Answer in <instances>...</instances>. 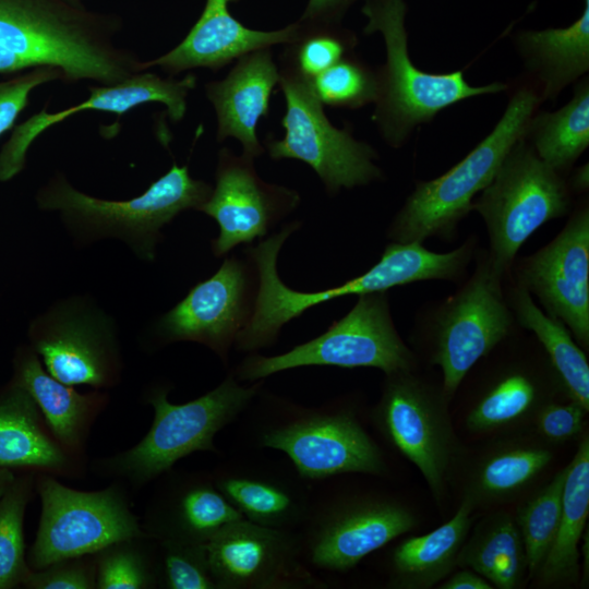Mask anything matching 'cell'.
I'll use <instances>...</instances> for the list:
<instances>
[{
    "mask_svg": "<svg viewBox=\"0 0 589 589\" xmlns=\"http://www.w3.org/2000/svg\"><path fill=\"white\" fill-rule=\"evenodd\" d=\"M457 567L478 573L493 588L519 587L528 576V561L515 518L500 512L477 524L460 548Z\"/></svg>",
    "mask_w": 589,
    "mask_h": 589,
    "instance_id": "obj_31",
    "label": "cell"
},
{
    "mask_svg": "<svg viewBox=\"0 0 589 589\" xmlns=\"http://www.w3.org/2000/svg\"><path fill=\"white\" fill-rule=\"evenodd\" d=\"M33 350L46 371L70 385L111 386L119 374V356L109 324L75 310H56L33 324Z\"/></svg>",
    "mask_w": 589,
    "mask_h": 589,
    "instance_id": "obj_21",
    "label": "cell"
},
{
    "mask_svg": "<svg viewBox=\"0 0 589 589\" xmlns=\"http://www.w3.org/2000/svg\"><path fill=\"white\" fill-rule=\"evenodd\" d=\"M588 514L589 437L586 434L566 466L557 532L536 575L542 585H565L578 578V543L587 526Z\"/></svg>",
    "mask_w": 589,
    "mask_h": 589,
    "instance_id": "obj_30",
    "label": "cell"
},
{
    "mask_svg": "<svg viewBox=\"0 0 589 589\" xmlns=\"http://www.w3.org/2000/svg\"><path fill=\"white\" fill-rule=\"evenodd\" d=\"M472 274L450 296L426 302L417 312L410 341L418 359L442 371L452 400L471 369L500 342L521 328L490 268L486 249L478 247Z\"/></svg>",
    "mask_w": 589,
    "mask_h": 589,
    "instance_id": "obj_2",
    "label": "cell"
},
{
    "mask_svg": "<svg viewBox=\"0 0 589 589\" xmlns=\"http://www.w3.org/2000/svg\"><path fill=\"white\" fill-rule=\"evenodd\" d=\"M297 22V34L284 44L280 68L311 81L353 53L357 37L340 23Z\"/></svg>",
    "mask_w": 589,
    "mask_h": 589,
    "instance_id": "obj_35",
    "label": "cell"
},
{
    "mask_svg": "<svg viewBox=\"0 0 589 589\" xmlns=\"http://www.w3.org/2000/svg\"><path fill=\"white\" fill-rule=\"evenodd\" d=\"M404 0H364V33H380L386 61L377 71V96L372 115L383 139L392 147L401 146L413 130L431 121L443 109L464 99L501 93L502 82L472 86L464 72L429 73L419 70L408 53Z\"/></svg>",
    "mask_w": 589,
    "mask_h": 589,
    "instance_id": "obj_5",
    "label": "cell"
},
{
    "mask_svg": "<svg viewBox=\"0 0 589 589\" xmlns=\"http://www.w3.org/2000/svg\"><path fill=\"white\" fill-rule=\"evenodd\" d=\"M586 411L580 405L568 400L543 404L534 413L539 434L549 442L561 443L576 438L584 432Z\"/></svg>",
    "mask_w": 589,
    "mask_h": 589,
    "instance_id": "obj_43",
    "label": "cell"
},
{
    "mask_svg": "<svg viewBox=\"0 0 589 589\" xmlns=\"http://www.w3.org/2000/svg\"><path fill=\"white\" fill-rule=\"evenodd\" d=\"M60 80L56 68H36L0 82V136L10 130L26 108L31 93L39 85Z\"/></svg>",
    "mask_w": 589,
    "mask_h": 589,
    "instance_id": "obj_41",
    "label": "cell"
},
{
    "mask_svg": "<svg viewBox=\"0 0 589 589\" xmlns=\"http://www.w3.org/2000/svg\"><path fill=\"white\" fill-rule=\"evenodd\" d=\"M553 459L534 444H507L484 455L472 468L462 498L477 507L507 502L529 488Z\"/></svg>",
    "mask_w": 589,
    "mask_h": 589,
    "instance_id": "obj_32",
    "label": "cell"
},
{
    "mask_svg": "<svg viewBox=\"0 0 589 589\" xmlns=\"http://www.w3.org/2000/svg\"><path fill=\"white\" fill-rule=\"evenodd\" d=\"M522 332L505 339L507 353L479 380L466 418L469 430L491 432L516 424L562 393L539 342Z\"/></svg>",
    "mask_w": 589,
    "mask_h": 589,
    "instance_id": "obj_18",
    "label": "cell"
},
{
    "mask_svg": "<svg viewBox=\"0 0 589 589\" xmlns=\"http://www.w3.org/2000/svg\"><path fill=\"white\" fill-rule=\"evenodd\" d=\"M561 320L589 350V204L582 199L563 229L534 253L515 257L508 277ZM504 280V281H505Z\"/></svg>",
    "mask_w": 589,
    "mask_h": 589,
    "instance_id": "obj_13",
    "label": "cell"
},
{
    "mask_svg": "<svg viewBox=\"0 0 589 589\" xmlns=\"http://www.w3.org/2000/svg\"><path fill=\"white\" fill-rule=\"evenodd\" d=\"M503 290L517 325L530 332L542 348L562 394L589 411V362L585 350L567 326L546 314L526 289L505 280Z\"/></svg>",
    "mask_w": 589,
    "mask_h": 589,
    "instance_id": "obj_27",
    "label": "cell"
},
{
    "mask_svg": "<svg viewBox=\"0 0 589 589\" xmlns=\"http://www.w3.org/2000/svg\"><path fill=\"white\" fill-rule=\"evenodd\" d=\"M279 84V69L271 48L248 52L237 59L227 76L205 84L207 99L217 117L218 142L237 139L243 155L255 158L264 153L256 127L269 112V99Z\"/></svg>",
    "mask_w": 589,
    "mask_h": 589,
    "instance_id": "obj_23",
    "label": "cell"
},
{
    "mask_svg": "<svg viewBox=\"0 0 589 589\" xmlns=\"http://www.w3.org/2000/svg\"><path fill=\"white\" fill-rule=\"evenodd\" d=\"M479 241L470 235L456 249L438 253L420 242H389L380 260L364 274L320 291H298L285 285L276 261L262 260L256 267L257 291L249 321L251 334L262 342H274L281 327L309 308L346 296H362L425 280L459 284L473 261Z\"/></svg>",
    "mask_w": 589,
    "mask_h": 589,
    "instance_id": "obj_4",
    "label": "cell"
},
{
    "mask_svg": "<svg viewBox=\"0 0 589 589\" xmlns=\"http://www.w3.org/2000/svg\"><path fill=\"white\" fill-rule=\"evenodd\" d=\"M231 1L238 0H206L182 41L167 53L143 61L144 70L158 67L169 76L196 68L217 71L248 52L287 44L297 34L298 22L269 32L245 27L230 12Z\"/></svg>",
    "mask_w": 589,
    "mask_h": 589,
    "instance_id": "obj_22",
    "label": "cell"
},
{
    "mask_svg": "<svg viewBox=\"0 0 589 589\" xmlns=\"http://www.w3.org/2000/svg\"><path fill=\"white\" fill-rule=\"evenodd\" d=\"M33 482L32 473L15 478L0 498V589L23 585L31 572L25 558L23 519Z\"/></svg>",
    "mask_w": 589,
    "mask_h": 589,
    "instance_id": "obj_37",
    "label": "cell"
},
{
    "mask_svg": "<svg viewBox=\"0 0 589 589\" xmlns=\"http://www.w3.org/2000/svg\"><path fill=\"white\" fill-rule=\"evenodd\" d=\"M279 69V85L286 100L280 140L267 136L265 146L272 159L292 158L308 164L329 194L383 178L374 163L376 151L356 140L349 128L338 129L327 119L323 104L309 80Z\"/></svg>",
    "mask_w": 589,
    "mask_h": 589,
    "instance_id": "obj_11",
    "label": "cell"
},
{
    "mask_svg": "<svg viewBox=\"0 0 589 589\" xmlns=\"http://www.w3.org/2000/svg\"><path fill=\"white\" fill-rule=\"evenodd\" d=\"M261 445L284 452L309 480L342 473L383 476V453L354 413L305 410L265 429Z\"/></svg>",
    "mask_w": 589,
    "mask_h": 589,
    "instance_id": "obj_14",
    "label": "cell"
},
{
    "mask_svg": "<svg viewBox=\"0 0 589 589\" xmlns=\"http://www.w3.org/2000/svg\"><path fill=\"white\" fill-rule=\"evenodd\" d=\"M572 206L566 177L520 139L471 203L485 224L491 271L504 281L527 239L545 223L569 215Z\"/></svg>",
    "mask_w": 589,
    "mask_h": 589,
    "instance_id": "obj_7",
    "label": "cell"
},
{
    "mask_svg": "<svg viewBox=\"0 0 589 589\" xmlns=\"http://www.w3.org/2000/svg\"><path fill=\"white\" fill-rule=\"evenodd\" d=\"M442 383L419 369L385 374L373 421L383 436L422 473L435 500L443 498L459 457Z\"/></svg>",
    "mask_w": 589,
    "mask_h": 589,
    "instance_id": "obj_10",
    "label": "cell"
},
{
    "mask_svg": "<svg viewBox=\"0 0 589 589\" xmlns=\"http://www.w3.org/2000/svg\"><path fill=\"white\" fill-rule=\"evenodd\" d=\"M206 550L217 589L322 586L301 562L300 543L286 529L242 518L214 536Z\"/></svg>",
    "mask_w": 589,
    "mask_h": 589,
    "instance_id": "obj_15",
    "label": "cell"
},
{
    "mask_svg": "<svg viewBox=\"0 0 589 589\" xmlns=\"http://www.w3.org/2000/svg\"><path fill=\"white\" fill-rule=\"evenodd\" d=\"M441 589H492L493 586L478 573L461 567L450 573L438 586Z\"/></svg>",
    "mask_w": 589,
    "mask_h": 589,
    "instance_id": "obj_45",
    "label": "cell"
},
{
    "mask_svg": "<svg viewBox=\"0 0 589 589\" xmlns=\"http://www.w3.org/2000/svg\"><path fill=\"white\" fill-rule=\"evenodd\" d=\"M122 21L65 0H0V74L56 68L62 82L120 83L145 71L116 44Z\"/></svg>",
    "mask_w": 589,
    "mask_h": 589,
    "instance_id": "obj_1",
    "label": "cell"
},
{
    "mask_svg": "<svg viewBox=\"0 0 589 589\" xmlns=\"http://www.w3.org/2000/svg\"><path fill=\"white\" fill-rule=\"evenodd\" d=\"M14 480L15 477L9 468L0 467V498L5 494Z\"/></svg>",
    "mask_w": 589,
    "mask_h": 589,
    "instance_id": "obj_47",
    "label": "cell"
},
{
    "mask_svg": "<svg viewBox=\"0 0 589 589\" xmlns=\"http://www.w3.org/2000/svg\"><path fill=\"white\" fill-rule=\"evenodd\" d=\"M357 0H309L299 19L306 23H340L342 16Z\"/></svg>",
    "mask_w": 589,
    "mask_h": 589,
    "instance_id": "obj_44",
    "label": "cell"
},
{
    "mask_svg": "<svg viewBox=\"0 0 589 589\" xmlns=\"http://www.w3.org/2000/svg\"><path fill=\"white\" fill-rule=\"evenodd\" d=\"M474 507L466 498L455 515L438 528L400 541L389 556V585L426 589L445 579L457 567V556L473 521Z\"/></svg>",
    "mask_w": 589,
    "mask_h": 589,
    "instance_id": "obj_29",
    "label": "cell"
},
{
    "mask_svg": "<svg viewBox=\"0 0 589 589\" xmlns=\"http://www.w3.org/2000/svg\"><path fill=\"white\" fill-rule=\"evenodd\" d=\"M420 360L399 336L386 291L358 297L353 308L325 333L289 351L247 357L237 369L240 381H259L299 366L375 368L385 374L419 369Z\"/></svg>",
    "mask_w": 589,
    "mask_h": 589,
    "instance_id": "obj_8",
    "label": "cell"
},
{
    "mask_svg": "<svg viewBox=\"0 0 589 589\" xmlns=\"http://www.w3.org/2000/svg\"><path fill=\"white\" fill-rule=\"evenodd\" d=\"M514 45L541 100H555L589 70V0L569 26L520 31Z\"/></svg>",
    "mask_w": 589,
    "mask_h": 589,
    "instance_id": "obj_24",
    "label": "cell"
},
{
    "mask_svg": "<svg viewBox=\"0 0 589 589\" xmlns=\"http://www.w3.org/2000/svg\"><path fill=\"white\" fill-rule=\"evenodd\" d=\"M261 384L243 387L229 375L213 390L181 405L169 402L167 390H155L148 398L154 408L149 431L134 447L104 462L106 470L144 484L194 452H216L215 435L249 406Z\"/></svg>",
    "mask_w": 589,
    "mask_h": 589,
    "instance_id": "obj_9",
    "label": "cell"
},
{
    "mask_svg": "<svg viewBox=\"0 0 589 589\" xmlns=\"http://www.w3.org/2000/svg\"><path fill=\"white\" fill-rule=\"evenodd\" d=\"M525 140L546 165L567 177L589 146V81H577L572 99L556 111L534 113Z\"/></svg>",
    "mask_w": 589,
    "mask_h": 589,
    "instance_id": "obj_33",
    "label": "cell"
},
{
    "mask_svg": "<svg viewBox=\"0 0 589 589\" xmlns=\"http://www.w3.org/2000/svg\"><path fill=\"white\" fill-rule=\"evenodd\" d=\"M168 489L147 524V533L157 540L207 543L225 527L243 518L211 478L178 479Z\"/></svg>",
    "mask_w": 589,
    "mask_h": 589,
    "instance_id": "obj_25",
    "label": "cell"
},
{
    "mask_svg": "<svg viewBox=\"0 0 589 589\" xmlns=\"http://www.w3.org/2000/svg\"><path fill=\"white\" fill-rule=\"evenodd\" d=\"M418 525L413 510L383 496L342 498L314 519L305 554L316 568L347 572Z\"/></svg>",
    "mask_w": 589,
    "mask_h": 589,
    "instance_id": "obj_16",
    "label": "cell"
},
{
    "mask_svg": "<svg viewBox=\"0 0 589 589\" xmlns=\"http://www.w3.org/2000/svg\"><path fill=\"white\" fill-rule=\"evenodd\" d=\"M65 1H68L69 3H71L73 5H77V7L83 5L82 0H65Z\"/></svg>",
    "mask_w": 589,
    "mask_h": 589,
    "instance_id": "obj_48",
    "label": "cell"
},
{
    "mask_svg": "<svg viewBox=\"0 0 589 589\" xmlns=\"http://www.w3.org/2000/svg\"><path fill=\"white\" fill-rule=\"evenodd\" d=\"M211 193L208 183L190 176L188 165L175 163L145 192L129 200L91 196L58 173L38 191L36 201L41 209L58 211L82 237H117L143 260H154L160 229L181 212L199 209Z\"/></svg>",
    "mask_w": 589,
    "mask_h": 589,
    "instance_id": "obj_6",
    "label": "cell"
},
{
    "mask_svg": "<svg viewBox=\"0 0 589 589\" xmlns=\"http://www.w3.org/2000/svg\"><path fill=\"white\" fill-rule=\"evenodd\" d=\"M567 184L573 194H584L589 188L588 164L573 168L566 177Z\"/></svg>",
    "mask_w": 589,
    "mask_h": 589,
    "instance_id": "obj_46",
    "label": "cell"
},
{
    "mask_svg": "<svg viewBox=\"0 0 589 589\" xmlns=\"http://www.w3.org/2000/svg\"><path fill=\"white\" fill-rule=\"evenodd\" d=\"M41 417L34 399L14 382L0 394V467L52 472L71 469L72 456Z\"/></svg>",
    "mask_w": 589,
    "mask_h": 589,
    "instance_id": "obj_28",
    "label": "cell"
},
{
    "mask_svg": "<svg viewBox=\"0 0 589 589\" xmlns=\"http://www.w3.org/2000/svg\"><path fill=\"white\" fill-rule=\"evenodd\" d=\"M136 539L116 542L95 554V588L143 589L154 586L156 574L153 563L136 544Z\"/></svg>",
    "mask_w": 589,
    "mask_h": 589,
    "instance_id": "obj_39",
    "label": "cell"
},
{
    "mask_svg": "<svg viewBox=\"0 0 589 589\" xmlns=\"http://www.w3.org/2000/svg\"><path fill=\"white\" fill-rule=\"evenodd\" d=\"M37 491L41 515L28 554L33 570L67 558L95 555L116 542L147 536L118 486L81 492L41 474Z\"/></svg>",
    "mask_w": 589,
    "mask_h": 589,
    "instance_id": "obj_12",
    "label": "cell"
},
{
    "mask_svg": "<svg viewBox=\"0 0 589 589\" xmlns=\"http://www.w3.org/2000/svg\"><path fill=\"white\" fill-rule=\"evenodd\" d=\"M541 98L532 84L520 85L492 132L442 176L417 181L395 215L387 238L420 242L438 238L450 242L474 197L491 182L512 147L525 136Z\"/></svg>",
    "mask_w": 589,
    "mask_h": 589,
    "instance_id": "obj_3",
    "label": "cell"
},
{
    "mask_svg": "<svg viewBox=\"0 0 589 589\" xmlns=\"http://www.w3.org/2000/svg\"><path fill=\"white\" fill-rule=\"evenodd\" d=\"M566 467L521 504L515 521L520 531L528 561V577H536L557 532Z\"/></svg>",
    "mask_w": 589,
    "mask_h": 589,
    "instance_id": "obj_36",
    "label": "cell"
},
{
    "mask_svg": "<svg viewBox=\"0 0 589 589\" xmlns=\"http://www.w3.org/2000/svg\"><path fill=\"white\" fill-rule=\"evenodd\" d=\"M216 488L244 519L287 529L303 519V498L286 483L261 474L230 471L213 478Z\"/></svg>",
    "mask_w": 589,
    "mask_h": 589,
    "instance_id": "obj_34",
    "label": "cell"
},
{
    "mask_svg": "<svg viewBox=\"0 0 589 589\" xmlns=\"http://www.w3.org/2000/svg\"><path fill=\"white\" fill-rule=\"evenodd\" d=\"M13 382L34 399L60 446L71 456L80 454L107 397L98 392L81 394L58 381L43 368L37 353L27 349L16 357Z\"/></svg>",
    "mask_w": 589,
    "mask_h": 589,
    "instance_id": "obj_26",
    "label": "cell"
},
{
    "mask_svg": "<svg viewBox=\"0 0 589 589\" xmlns=\"http://www.w3.org/2000/svg\"><path fill=\"white\" fill-rule=\"evenodd\" d=\"M194 74L182 79L142 71L112 85H89V96L77 105L57 112L40 110L23 123L16 125L0 151V182H5L21 172L26 163V154L33 142L46 130L73 115L96 110L111 112L121 118L137 106L159 103L166 106L173 122L183 119L187 97L196 86Z\"/></svg>",
    "mask_w": 589,
    "mask_h": 589,
    "instance_id": "obj_20",
    "label": "cell"
},
{
    "mask_svg": "<svg viewBox=\"0 0 589 589\" xmlns=\"http://www.w3.org/2000/svg\"><path fill=\"white\" fill-rule=\"evenodd\" d=\"M323 105L358 109L374 103L377 74L353 53L341 59L310 81Z\"/></svg>",
    "mask_w": 589,
    "mask_h": 589,
    "instance_id": "obj_38",
    "label": "cell"
},
{
    "mask_svg": "<svg viewBox=\"0 0 589 589\" xmlns=\"http://www.w3.org/2000/svg\"><path fill=\"white\" fill-rule=\"evenodd\" d=\"M89 555L62 560L27 574L23 585L31 589L95 588V560Z\"/></svg>",
    "mask_w": 589,
    "mask_h": 589,
    "instance_id": "obj_42",
    "label": "cell"
},
{
    "mask_svg": "<svg viewBox=\"0 0 589 589\" xmlns=\"http://www.w3.org/2000/svg\"><path fill=\"white\" fill-rule=\"evenodd\" d=\"M161 549L159 574L168 589H217L212 576L206 543L158 540Z\"/></svg>",
    "mask_w": 589,
    "mask_h": 589,
    "instance_id": "obj_40",
    "label": "cell"
},
{
    "mask_svg": "<svg viewBox=\"0 0 589 589\" xmlns=\"http://www.w3.org/2000/svg\"><path fill=\"white\" fill-rule=\"evenodd\" d=\"M250 269L237 257L226 259L208 279L189 293L156 323L164 341H195L224 361L248 322L254 301Z\"/></svg>",
    "mask_w": 589,
    "mask_h": 589,
    "instance_id": "obj_19",
    "label": "cell"
},
{
    "mask_svg": "<svg viewBox=\"0 0 589 589\" xmlns=\"http://www.w3.org/2000/svg\"><path fill=\"white\" fill-rule=\"evenodd\" d=\"M215 180V188L197 211L219 226V235L212 242L216 256L266 236L300 201L296 191L263 181L253 158L238 156L226 147L218 153Z\"/></svg>",
    "mask_w": 589,
    "mask_h": 589,
    "instance_id": "obj_17",
    "label": "cell"
}]
</instances>
